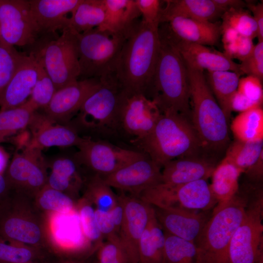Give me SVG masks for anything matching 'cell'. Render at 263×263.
Wrapping results in <instances>:
<instances>
[{
	"label": "cell",
	"mask_w": 263,
	"mask_h": 263,
	"mask_svg": "<svg viewBox=\"0 0 263 263\" xmlns=\"http://www.w3.org/2000/svg\"><path fill=\"white\" fill-rule=\"evenodd\" d=\"M159 25L142 20L128 32L113 73L127 94L145 95L151 86L160 46Z\"/></svg>",
	"instance_id": "6da1fadb"
},
{
	"label": "cell",
	"mask_w": 263,
	"mask_h": 263,
	"mask_svg": "<svg viewBox=\"0 0 263 263\" xmlns=\"http://www.w3.org/2000/svg\"><path fill=\"white\" fill-rule=\"evenodd\" d=\"M160 46L152 82V99L161 113H174L191 118L190 90L186 63L172 42L159 28Z\"/></svg>",
	"instance_id": "7a4b0ae2"
},
{
	"label": "cell",
	"mask_w": 263,
	"mask_h": 263,
	"mask_svg": "<svg viewBox=\"0 0 263 263\" xmlns=\"http://www.w3.org/2000/svg\"><path fill=\"white\" fill-rule=\"evenodd\" d=\"M132 142L161 168L177 158L198 155L204 149L191 121L174 113H162L149 134Z\"/></svg>",
	"instance_id": "3957f363"
},
{
	"label": "cell",
	"mask_w": 263,
	"mask_h": 263,
	"mask_svg": "<svg viewBox=\"0 0 263 263\" xmlns=\"http://www.w3.org/2000/svg\"><path fill=\"white\" fill-rule=\"evenodd\" d=\"M248 200V192L239 191L228 202L216 205L194 242L195 263H228L229 244L244 218Z\"/></svg>",
	"instance_id": "277c9868"
},
{
	"label": "cell",
	"mask_w": 263,
	"mask_h": 263,
	"mask_svg": "<svg viewBox=\"0 0 263 263\" xmlns=\"http://www.w3.org/2000/svg\"><path fill=\"white\" fill-rule=\"evenodd\" d=\"M186 66L192 107L191 123L204 149H223L229 140L228 119L211 91L204 72Z\"/></svg>",
	"instance_id": "5b68a950"
},
{
	"label": "cell",
	"mask_w": 263,
	"mask_h": 263,
	"mask_svg": "<svg viewBox=\"0 0 263 263\" xmlns=\"http://www.w3.org/2000/svg\"><path fill=\"white\" fill-rule=\"evenodd\" d=\"M130 28L119 33L97 28L77 33L80 76L100 78L113 74Z\"/></svg>",
	"instance_id": "8992f818"
},
{
	"label": "cell",
	"mask_w": 263,
	"mask_h": 263,
	"mask_svg": "<svg viewBox=\"0 0 263 263\" xmlns=\"http://www.w3.org/2000/svg\"><path fill=\"white\" fill-rule=\"evenodd\" d=\"M99 79L98 86L85 101L75 119L78 126L89 131L101 132L119 125L124 92L113 74Z\"/></svg>",
	"instance_id": "52a82bcc"
},
{
	"label": "cell",
	"mask_w": 263,
	"mask_h": 263,
	"mask_svg": "<svg viewBox=\"0 0 263 263\" xmlns=\"http://www.w3.org/2000/svg\"><path fill=\"white\" fill-rule=\"evenodd\" d=\"M207 180L180 185L160 183L142 192L138 198L152 207L191 212L209 211L217 205Z\"/></svg>",
	"instance_id": "ba28073f"
},
{
	"label": "cell",
	"mask_w": 263,
	"mask_h": 263,
	"mask_svg": "<svg viewBox=\"0 0 263 263\" xmlns=\"http://www.w3.org/2000/svg\"><path fill=\"white\" fill-rule=\"evenodd\" d=\"M263 193L249 195L244 218L229 244L228 263H263Z\"/></svg>",
	"instance_id": "9c48e42d"
},
{
	"label": "cell",
	"mask_w": 263,
	"mask_h": 263,
	"mask_svg": "<svg viewBox=\"0 0 263 263\" xmlns=\"http://www.w3.org/2000/svg\"><path fill=\"white\" fill-rule=\"evenodd\" d=\"M56 90L77 80L80 70L77 33L68 27L37 53Z\"/></svg>",
	"instance_id": "30bf717a"
},
{
	"label": "cell",
	"mask_w": 263,
	"mask_h": 263,
	"mask_svg": "<svg viewBox=\"0 0 263 263\" xmlns=\"http://www.w3.org/2000/svg\"><path fill=\"white\" fill-rule=\"evenodd\" d=\"M75 159L99 176H108L146 155L141 151L119 147L90 137H83Z\"/></svg>",
	"instance_id": "8fae6325"
},
{
	"label": "cell",
	"mask_w": 263,
	"mask_h": 263,
	"mask_svg": "<svg viewBox=\"0 0 263 263\" xmlns=\"http://www.w3.org/2000/svg\"><path fill=\"white\" fill-rule=\"evenodd\" d=\"M39 34L29 0H0V41L23 46L34 43Z\"/></svg>",
	"instance_id": "7c38bea8"
},
{
	"label": "cell",
	"mask_w": 263,
	"mask_h": 263,
	"mask_svg": "<svg viewBox=\"0 0 263 263\" xmlns=\"http://www.w3.org/2000/svg\"><path fill=\"white\" fill-rule=\"evenodd\" d=\"M124 216L118 234L128 263H139V244L153 207L139 198L122 193Z\"/></svg>",
	"instance_id": "4fadbf2b"
},
{
	"label": "cell",
	"mask_w": 263,
	"mask_h": 263,
	"mask_svg": "<svg viewBox=\"0 0 263 263\" xmlns=\"http://www.w3.org/2000/svg\"><path fill=\"white\" fill-rule=\"evenodd\" d=\"M161 113L153 99L143 94H129L124 92L119 125L135 139L141 138L152 131Z\"/></svg>",
	"instance_id": "5bb4252c"
},
{
	"label": "cell",
	"mask_w": 263,
	"mask_h": 263,
	"mask_svg": "<svg viewBox=\"0 0 263 263\" xmlns=\"http://www.w3.org/2000/svg\"><path fill=\"white\" fill-rule=\"evenodd\" d=\"M161 168L146 155L102 178L111 188L138 197L145 190L162 182Z\"/></svg>",
	"instance_id": "9a60e30c"
},
{
	"label": "cell",
	"mask_w": 263,
	"mask_h": 263,
	"mask_svg": "<svg viewBox=\"0 0 263 263\" xmlns=\"http://www.w3.org/2000/svg\"><path fill=\"white\" fill-rule=\"evenodd\" d=\"M99 83L98 78H85L56 90L49 104L44 109V114L56 122L69 119L77 113Z\"/></svg>",
	"instance_id": "2e32d148"
},
{
	"label": "cell",
	"mask_w": 263,
	"mask_h": 263,
	"mask_svg": "<svg viewBox=\"0 0 263 263\" xmlns=\"http://www.w3.org/2000/svg\"><path fill=\"white\" fill-rule=\"evenodd\" d=\"M189 67L204 72L231 71L241 75L239 64L228 58L224 53L212 49L207 46L178 39L162 29Z\"/></svg>",
	"instance_id": "e0dca14e"
},
{
	"label": "cell",
	"mask_w": 263,
	"mask_h": 263,
	"mask_svg": "<svg viewBox=\"0 0 263 263\" xmlns=\"http://www.w3.org/2000/svg\"><path fill=\"white\" fill-rule=\"evenodd\" d=\"M28 127L32 133L29 145L40 150L52 147H76L83 138L73 127L57 124L37 111Z\"/></svg>",
	"instance_id": "ac0fdd59"
},
{
	"label": "cell",
	"mask_w": 263,
	"mask_h": 263,
	"mask_svg": "<svg viewBox=\"0 0 263 263\" xmlns=\"http://www.w3.org/2000/svg\"><path fill=\"white\" fill-rule=\"evenodd\" d=\"M8 169L9 179L16 184L37 188L45 182V159L41 150L29 144L18 148Z\"/></svg>",
	"instance_id": "d6986e66"
},
{
	"label": "cell",
	"mask_w": 263,
	"mask_h": 263,
	"mask_svg": "<svg viewBox=\"0 0 263 263\" xmlns=\"http://www.w3.org/2000/svg\"><path fill=\"white\" fill-rule=\"evenodd\" d=\"M153 207L164 232L193 243L210 217L209 211L191 212Z\"/></svg>",
	"instance_id": "ffe728a7"
},
{
	"label": "cell",
	"mask_w": 263,
	"mask_h": 263,
	"mask_svg": "<svg viewBox=\"0 0 263 263\" xmlns=\"http://www.w3.org/2000/svg\"><path fill=\"white\" fill-rule=\"evenodd\" d=\"M38 71L36 54L25 55L4 91L0 111L17 107L27 100L37 80Z\"/></svg>",
	"instance_id": "44dd1931"
},
{
	"label": "cell",
	"mask_w": 263,
	"mask_h": 263,
	"mask_svg": "<svg viewBox=\"0 0 263 263\" xmlns=\"http://www.w3.org/2000/svg\"><path fill=\"white\" fill-rule=\"evenodd\" d=\"M214 162L199 155L177 158L165 164L161 170L162 182L180 185L211 177Z\"/></svg>",
	"instance_id": "7402d4cb"
},
{
	"label": "cell",
	"mask_w": 263,
	"mask_h": 263,
	"mask_svg": "<svg viewBox=\"0 0 263 263\" xmlns=\"http://www.w3.org/2000/svg\"><path fill=\"white\" fill-rule=\"evenodd\" d=\"M81 0H29L31 16L40 34L53 33L67 27L68 18Z\"/></svg>",
	"instance_id": "603a6c76"
},
{
	"label": "cell",
	"mask_w": 263,
	"mask_h": 263,
	"mask_svg": "<svg viewBox=\"0 0 263 263\" xmlns=\"http://www.w3.org/2000/svg\"><path fill=\"white\" fill-rule=\"evenodd\" d=\"M167 31L173 37L184 41L205 46L214 45L219 39L221 24L180 17L170 19Z\"/></svg>",
	"instance_id": "cb8c5ba5"
},
{
	"label": "cell",
	"mask_w": 263,
	"mask_h": 263,
	"mask_svg": "<svg viewBox=\"0 0 263 263\" xmlns=\"http://www.w3.org/2000/svg\"><path fill=\"white\" fill-rule=\"evenodd\" d=\"M161 10L160 24L175 17L211 21L222 14L213 0H164Z\"/></svg>",
	"instance_id": "d4e9b609"
},
{
	"label": "cell",
	"mask_w": 263,
	"mask_h": 263,
	"mask_svg": "<svg viewBox=\"0 0 263 263\" xmlns=\"http://www.w3.org/2000/svg\"><path fill=\"white\" fill-rule=\"evenodd\" d=\"M106 16L97 29L111 33L128 31L140 15L135 0H104Z\"/></svg>",
	"instance_id": "484cf974"
},
{
	"label": "cell",
	"mask_w": 263,
	"mask_h": 263,
	"mask_svg": "<svg viewBox=\"0 0 263 263\" xmlns=\"http://www.w3.org/2000/svg\"><path fill=\"white\" fill-rule=\"evenodd\" d=\"M242 173L225 159L216 166L211 176L212 182L209 187L217 205L228 202L238 193L239 179Z\"/></svg>",
	"instance_id": "4316f807"
},
{
	"label": "cell",
	"mask_w": 263,
	"mask_h": 263,
	"mask_svg": "<svg viewBox=\"0 0 263 263\" xmlns=\"http://www.w3.org/2000/svg\"><path fill=\"white\" fill-rule=\"evenodd\" d=\"M165 232L158 222L154 210L140 240L139 263H165Z\"/></svg>",
	"instance_id": "83f0119b"
},
{
	"label": "cell",
	"mask_w": 263,
	"mask_h": 263,
	"mask_svg": "<svg viewBox=\"0 0 263 263\" xmlns=\"http://www.w3.org/2000/svg\"><path fill=\"white\" fill-rule=\"evenodd\" d=\"M68 19L67 27L76 33L100 27L106 16L104 0H81Z\"/></svg>",
	"instance_id": "f1b7e54d"
},
{
	"label": "cell",
	"mask_w": 263,
	"mask_h": 263,
	"mask_svg": "<svg viewBox=\"0 0 263 263\" xmlns=\"http://www.w3.org/2000/svg\"><path fill=\"white\" fill-rule=\"evenodd\" d=\"M241 75L231 71L207 72L206 79L218 104L227 119L231 113L230 100L238 88Z\"/></svg>",
	"instance_id": "f546056e"
},
{
	"label": "cell",
	"mask_w": 263,
	"mask_h": 263,
	"mask_svg": "<svg viewBox=\"0 0 263 263\" xmlns=\"http://www.w3.org/2000/svg\"><path fill=\"white\" fill-rule=\"evenodd\" d=\"M230 129L236 140H263V110L256 107L239 113L232 121Z\"/></svg>",
	"instance_id": "4dcf8cb0"
},
{
	"label": "cell",
	"mask_w": 263,
	"mask_h": 263,
	"mask_svg": "<svg viewBox=\"0 0 263 263\" xmlns=\"http://www.w3.org/2000/svg\"><path fill=\"white\" fill-rule=\"evenodd\" d=\"M52 172L48 179L49 187L62 192L77 189L81 184L77 172V162L75 158L60 156L53 160Z\"/></svg>",
	"instance_id": "1f68e13d"
},
{
	"label": "cell",
	"mask_w": 263,
	"mask_h": 263,
	"mask_svg": "<svg viewBox=\"0 0 263 263\" xmlns=\"http://www.w3.org/2000/svg\"><path fill=\"white\" fill-rule=\"evenodd\" d=\"M36 111L27 101L17 107L0 111V143L28 127Z\"/></svg>",
	"instance_id": "d6a6232c"
},
{
	"label": "cell",
	"mask_w": 263,
	"mask_h": 263,
	"mask_svg": "<svg viewBox=\"0 0 263 263\" xmlns=\"http://www.w3.org/2000/svg\"><path fill=\"white\" fill-rule=\"evenodd\" d=\"M262 154L263 140L245 142L235 140L227 148L224 159L244 172Z\"/></svg>",
	"instance_id": "836d02e7"
},
{
	"label": "cell",
	"mask_w": 263,
	"mask_h": 263,
	"mask_svg": "<svg viewBox=\"0 0 263 263\" xmlns=\"http://www.w3.org/2000/svg\"><path fill=\"white\" fill-rule=\"evenodd\" d=\"M0 232L10 240L29 244L37 243L41 237L37 225L13 216L0 219Z\"/></svg>",
	"instance_id": "e575fe53"
},
{
	"label": "cell",
	"mask_w": 263,
	"mask_h": 263,
	"mask_svg": "<svg viewBox=\"0 0 263 263\" xmlns=\"http://www.w3.org/2000/svg\"><path fill=\"white\" fill-rule=\"evenodd\" d=\"M165 263H195L196 253L194 243L165 232Z\"/></svg>",
	"instance_id": "d590c367"
},
{
	"label": "cell",
	"mask_w": 263,
	"mask_h": 263,
	"mask_svg": "<svg viewBox=\"0 0 263 263\" xmlns=\"http://www.w3.org/2000/svg\"><path fill=\"white\" fill-rule=\"evenodd\" d=\"M38 79L27 102L37 111L39 108H45L50 102L56 90L43 63L38 55Z\"/></svg>",
	"instance_id": "8d00e7d4"
},
{
	"label": "cell",
	"mask_w": 263,
	"mask_h": 263,
	"mask_svg": "<svg viewBox=\"0 0 263 263\" xmlns=\"http://www.w3.org/2000/svg\"><path fill=\"white\" fill-rule=\"evenodd\" d=\"M25 55L0 41V103L4 91Z\"/></svg>",
	"instance_id": "74e56055"
},
{
	"label": "cell",
	"mask_w": 263,
	"mask_h": 263,
	"mask_svg": "<svg viewBox=\"0 0 263 263\" xmlns=\"http://www.w3.org/2000/svg\"><path fill=\"white\" fill-rule=\"evenodd\" d=\"M222 24L235 29L240 35L254 39L257 37V26L252 15L244 8L232 9L222 14Z\"/></svg>",
	"instance_id": "f35d334b"
},
{
	"label": "cell",
	"mask_w": 263,
	"mask_h": 263,
	"mask_svg": "<svg viewBox=\"0 0 263 263\" xmlns=\"http://www.w3.org/2000/svg\"><path fill=\"white\" fill-rule=\"evenodd\" d=\"M87 195L95 204L96 209L100 210L109 211L118 202V196L98 175L94 177L89 184Z\"/></svg>",
	"instance_id": "ab89813d"
},
{
	"label": "cell",
	"mask_w": 263,
	"mask_h": 263,
	"mask_svg": "<svg viewBox=\"0 0 263 263\" xmlns=\"http://www.w3.org/2000/svg\"><path fill=\"white\" fill-rule=\"evenodd\" d=\"M82 201L78 216L82 234L88 241L100 246L103 236L97 227L95 210L86 200Z\"/></svg>",
	"instance_id": "60d3db41"
},
{
	"label": "cell",
	"mask_w": 263,
	"mask_h": 263,
	"mask_svg": "<svg viewBox=\"0 0 263 263\" xmlns=\"http://www.w3.org/2000/svg\"><path fill=\"white\" fill-rule=\"evenodd\" d=\"M39 201L41 207L46 210L61 214L74 212L71 198L62 192L50 187L41 192Z\"/></svg>",
	"instance_id": "b9f144b4"
},
{
	"label": "cell",
	"mask_w": 263,
	"mask_h": 263,
	"mask_svg": "<svg viewBox=\"0 0 263 263\" xmlns=\"http://www.w3.org/2000/svg\"><path fill=\"white\" fill-rule=\"evenodd\" d=\"M98 263H128L118 237L108 239L99 246Z\"/></svg>",
	"instance_id": "7bdbcfd3"
},
{
	"label": "cell",
	"mask_w": 263,
	"mask_h": 263,
	"mask_svg": "<svg viewBox=\"0 0 263 263\" xmlns=\"http://www.w3.org/2000/svg\"><path fill=\"white\" fill-rule=\"evenodd\" d=\"M239 65L241 75L246 74L263 79V41L254 45L249 56Z\"/></svg>",
	"instance_id": "ee69618b"
},
{
	"label": "cell",
	"mask_w": 263,
	"mask_h": 263,
	"mask_svg": "<svg viewBox=\"0 0 263 263\" xmlns=\"http://www.w3.org/2000/svg\"><path fill=\"white\" fill-rule=\"evenodd\" d=\"M262 81L258 77L251 75L243 77L239 79L237 91L251 101L262 105L263 89Z\"/></svg>",
	"instance_id": "f6af8a7d"
},
{
	"label": "cell",
	"mask_w": 263,
	"mask_h": 263,
	"mask_svg": "<svg viewBox=\"0 0 263 263\" xmlns=\"http://www.w3.org/2000/svg\"><path fill=\"white\" fill-rule=\"evenodd\" d=\"M254 46L253 39L240 35L235 41L224 45V53L232 60L236 58L242 62L251 54Z\"/></svg>",
	"instance_id": "bcb514c9"
},
{
	"label": "cell",
	"mask_w": 263,
	"mask_h": 263,
	"mask_svg": "<svg viewBox=\"0 0 263 263\" xmlns=\"http://www.w3.org/2000/svg\"><path fill=\"white\" fill-rule=\"evenodd\" d=\"M33 255L28 249L0 241V261L8 263H28Z\"/></svg>",
	"instance_id": "7dc6e473"
},
{
	"label": "cell",
	"mask_w": 263,
	"mask_h": 263,
	"mask_svg": "<svg viewBox=\"0 0 263 263\" xmlns=\"http://www.w3.org/2000/svg\"><path fill=\"white\" fill-rule=\"evenodd\" d=\"M142 20L150 24H160L162 2L158 0H135Z\"/></svg>",
	"instance_id": "c3c4849f"
},
{
	"label": "cell",
	"mask_w": 263,
	"mask_h": 263,
	"mask_svg": "<svg viewBox=\"0 0 263 263\" xmlns=\"http://www.w3.org/2000/svg\"><path fill=\"white\" fill-rule=\"evenodd\" d=\"M70 213H60L61 218H58V222L55 223L56 225L54 228L58 240H60L62 243L71 244L73 243L72 241L74 240L72 237H75V226L71 225L72 222L68 221Z\"/></svg>",
	"instance_id": "681fc988"
},
{
	"label": "cell",
	"mask_w": 263,
	"mask_h": 263,
	"mask_svg": "<svg viewBox=\"0 0 263 263\" xmlns=\"http://www.w3.org/2000/svg\"><path fill=\"white\" fill-rule=\"evenodd\" d=\"M95 217L97 227L103 237L107 239L118 237V232L109 211L96 209Z\"/></svg>",
	"instance_id": "f907efd6"
},
{
	"label": "cell",
	"mask_w": 263,
	"mask_h": 263,
	"mask_svg": "<svg viewBox=\"0 0 263 263\" xmlns=\"http://www.w3.org/2000/svg\"><path fill=\"white\" fill-rule=\"evenodd\" d=\"M230 107L231 112L241 113L262 105L251 101L237 90L231 97Z\"/></svg>",
	"instance_id": "816d5d0a"
},
{
	"label": "cell",
	"mask_w": 263,
	"mask_h": 263,
	"mask_svg": "<svg viewBox=\"0 0 263 263\" xmlns=\"http://www.w3.org/2000/svg\"><path fill=\"white\" fill-rule=\"evenodd\" d=\"M246 7L253 14V18L257 26L258 42L263 41V2L254 3L249 0L245 1Z\"/></svg>",
	"instance_id": "f5cc1de1"
},
{
	"label": "cell",
	"mask_w": 263,
	"mask_h": 263,
	"mask_svg": "<svg viewBox=\"0 0 263 263\" xmlns=\"http://www.w3.org/2000/svg\"><path fill=\"white\" fill-rule=\"evenodd\" d=\"M244 172L252 181L258 183L262 181L263 176V154L260 156L257 161Z\"/></svg>",
	"instance_id": "db71d44e"
},
{
	"label": "cell",
	"mask_w": 263,
	"mask_h": 263,
	"mask_svg": "<svg viewBox=\"0 0 263 263\" xmlns=\"http://www.w3.org/2000/svg\"><path fill=\"white\" fill-rule=\"evenodd\" d=\"M213 1L222 14L232 9L244 8L246 6L245 1L241 0H213Z\"/></svg>",
	"instance_id": "11a10c76"
},
{
	"label": "cell",
	"mask_w": 263,
	"mask_h": 263,
	"mask_svg": "<svg viewBox=\"0 0 263 263\" xmlns=\"http://www.w3.org/2000/svg\"><path fill=\"white\" fill-rule=\"evenodd\" d=\"M221 33H222V41L224 45L235 41L240 36L232 27L223 24L221 25Z\"/></svg>",
	"instance_id": "9f6ffc18"
},
{
	"label": "cell",
	"mask_w": 263,
	"mask_h": 263,
	"mask_svg": "<svg viewBox=\"0 0 263 263\" xmlns=\"http://www.w3.org/2000/svg\"><path fill=\"white\" fill-rule=\"evenodd\" d=\"M9 159V153L0 146V174H3Z\"/></svg>",
	"instance_id": "6f0895ef"
},
{
	"label": "cell",
	"mask_w": 263,
	"mask_h": 263,
	"mask_svg": "<svg viewBox=\"0 0 263 263\" xmlns=\"http://www.w3.org/2000/svg\"><path fill=\"white\" fill-rule=\"evenodd\" d=\"M7 185L8 182L6 178L3 174H0V196L5 192L7 188Z\"/></svg>",
	"instance_id": "680465c9"
}]
</instances>
